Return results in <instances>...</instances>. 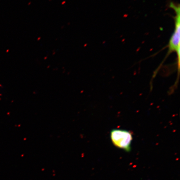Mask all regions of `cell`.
<instances>
[{
  "mask_svg": "<svg viewBox=\"0 0 180 180\" xmlns=\"http://www.w3.org/2000/svg\"><path fill=\"white\" fill-rule=\"evenodd\" d=\"M169 7L174 10L175 28L173 33L171 36L168 46L167 56L172 52L176 53L177 57L178 67H179L180 53V10L179 5H176L173 2L170 3Z\"/></svg>",
  "mask_w": 180,
  "mask_h": 180,
  "instance_id": "6da1fadb",
  "label": "cell"
},
{
  "mask_svg": "<svg viewBox=\"0 0 180 180\" xmlns=\"http://www.w3.org/2000/svg\"><path fill=\"white\" fill-rule=\"evenodd\" d=\"M110 138L115 147L130 152L133 140V134L131 131L126 130L113 129L110 132Z\"/></svg>",
  "mask_w": 180,
  "mask_h": 180,
  "instance_id": "7a4b0ae2",
  "label": "cell"
}]
</instances>
